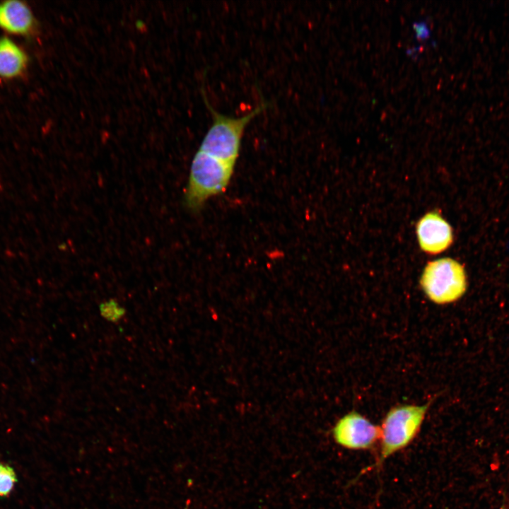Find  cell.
Here are the masks:
<instances>
[{
	"instance_id": "cell-6",
	"label": "cell",
	"mask_w": 509,
	"mask_h": 509,
	"mask_svg": "<svg viewBox=\"0 0 509 509\" xmlns=\"http://www.w3.org/2000/svg\"><path fill=\"white\" fill-rule=\"evenodd\" d=\"M416 234L420 247L430 255L445 251L453 240L450 226L435 212L428 213L419 221Z\"/></svg>"
},
{
	"instance_id": "cell-5",
	"label": "cell",
	"mask_w": 509,
	"mask_h": 509,
	"mask_svg": "<svg viewBox=\"0 0 509 509\" xmlns=\"http://www.w3.org/2000/svg\"><path fill=\"white\" fill-rule=\"evenodd\" d=\"M332 431L338 445L353 451L371 450L380 438V426L357 411H351L340 418Z\"/></svg>"
},
{
	"instance_id": "cell-7",
	"label": "cell",
	"mask_w": 509,
	"mask_h": 509,
	"mask_svg": "<svg viewBox=\"0 0 509 509\" xmlns=\"http://www.w3.org/2000/svg\"><path fill=\"white\" fill-rule=\"evenodd\" d=\"M35 25L32 11L23 1L9 0L0 2V28L18 35L30 34Z\"/></svg>"
},
{
	"instance_id": "cell-10",
	"label": "cell",
	"mask_w": 509,
	"mask_h": 509,
	"mask_svg": "<svg viewBox=\"0 0 509 509\" xmlns=\"http://www.w3.org/2000/svg\"><path fill=\"white\" fill-rule=\"evenodd\" d=\"M99 309L102 317L112 322L121 320L126 312L125 309L114 299L102 303Z\"/></svg>"
},
{
	"instance_id": "cell-4",
	"label": "cell",
	"mask_w": 509,
	"mask_h": 509,
	"mask_svg": "<svg viewBox=\"0 0 509 509\" xmlns=\"http://www.w3.org/2000/svg\"><path fill=\"white\" fill-rule=\"evenodd\" d=\"M420 283L427 297L438 305L457 300L467 288L463 267L450 258L428 262L424 268Z\"/></svg>"
},
{
	"instance_id": "cell-8",
	"label": "cell",
	"mask_w": 509,
	"mask_h": 509,
	"mask_svg": "<svg viewBox=\"0 0 509 509\" xmlns=\"http://www.w3.org/2000/svg\"><path fill=\"white\" fill-rule=\"evenodd\" d=\"M27 64L25 52L9 37H0V77H17L25 71Z\"/></svg>"
},
{
	"instance_id": "cell-11",
	"label": "cell",
	"mask_w": 509,
	"mask_h": 509,
	"mask_svg": "<svg viewBox=\"0 0 509 509\" xmlns=\"http://www.w3.org/2000/svg\"><path fill=\"white\" fill-rule=\"evenodd\" d=\"M413 26L416 31L417 39L421 40L429 38L430 30L425 22L415 23Z\"/></svg>"
},
{
	"instance_id": "cell-2",
	"label": "cell",
	"mask_w": 509,
	"mask_h": 509,
	"mask_svg": "<svg viewBox=\"0 0 509 509\" xmlns=\"http://www.w3.org/2000/svg\"><path fill=\"white\" fill-rule=\"evenodd\" d=\"M205 102L211 112L212 123L201 143L199 151L235 165L246 127L254 117L268 107V104L262 103L247 115L233 117L218 112L206 99Z\"/></svg>"
},
{
	"instance_id": "cell-3",
	"label": "cell",
	"mask_w": 509,
	"mask_h": 509,
	"mask_svg": "<svg viewBox=\"0 0 509 509\" xmlns=\"http://www.w3.org/2000/svg\"><path fill=\"white\" fill-rule=\"evenodd\" d=\"M234 165L199 151L192 162L184 201L197 211L211 197L224 192L231 179Z\"/></svg>"
},
{
	"instance_id": "cell-9",
	"label": "cell",
	"mask_w": 509,
	"mask_h": 509,
	"mask_svg": "<svg viewBox=\"0 0 509 509\" xmlns=\"http://www.w3.org/2000/svg\"><path fill=\"white\" fill-rule=\"evenodd\" d=\"M17 481L14 469L8 464L0 462V497H8Z\"/></svg>"
},
{
	"instance_id": "cell-1",
	"label": "cell",
	"mask_w": 509,
	"mask_h": 509,
	"mask_svg": "<svg viewBox=\"0 0 509 509\" xmlns=\"http://www.w3.org/2000/svg\"><path fill=\"white\" fill-rule=\"evenodd\" d=\"M429 406L430 402H428L422 405L402 404L392 408L380 426L378 457L372 464L361 471L357 478L365 473L380 469L388 458L410 445L421 430Z\"/></svg>"
}]
</instances>
